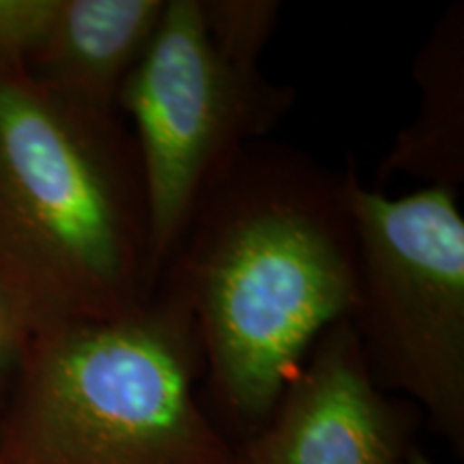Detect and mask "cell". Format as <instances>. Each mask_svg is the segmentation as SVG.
<instances>
[{
  "label": "cell",
  "instance_id": "cell-1",
  "mask_svg": "<svg viewBox=\"0 0 464 464\" xmlns=\"http://www.w3.org/2000/svg\"><path fill=\"white\" fill-rule=\"evenodd\" d=\"M348 183L351 166L334 172L286 144H249L205 189L161 266L155 286L189 312L211 406L241 440L355 305Z\"/></svg>",
  "mask_w": 464,
  "mask_h": 464
},
{
  "label": "cell",
  "instance_id": "cell-2",
  "mask_svg": "<svg viewBox=\"0 0 464 464\" xmlns=\"http://www.w3.org/2000/svg\"><path fill=\"white\" fill-rule=\"evenodd\" d=\"M155 290L131 130L0 65V297L28 338L123 318Z\"/></svg>",
  "mask_w": 464,
  "mask_h": 464
},
{
  "label": "cell",
  "instance_id": "cell-3",
  "mask_svg": "<svg viewBox=\"0 0 464 464\" xmlns=\"http://www.w3.org/2000/svg\"><path fill=\"white\" fill-rule=\"evenodd\" d=\"M185 305L155 286L136 312L28 338L0 423V464H237L202 404Z\"/></svg>",
  "mask_w": 464,
  "mask_h": 464
},
{
  "label": "cell",
  "instance_id": "cell-4",
  "mask_svg": "<svg viewBox=\"0 0 464 464\" xmlns=\"http://www.w3.org/2000/svg\"><path fill=\"white\" fill-rule=\"evenodd\" d=\"M357 295L348 323L382 392H400L464 454V218L458 189L392 196L351 164Z\"/></svg>",
  "mask_w": 464,
  "mask_h": 464
},
{
  "label": "cell",
  "instance_id": "cell-5",
  "mask_svg": "<svg viewBox=\"0 0 464 464\" xmlns=\"http://www.w3.org/2000/svg\"><path fill=\"white\" fill-rule=\"evenodd\" d=\"M297 91L226 63L208 44L198 0H168L147 52L125 80L147 194L155 284L200 196L243 149L286 119Z\"/></svg>",
  "mask_w": 464,
  "mask_h": 464
},
{
  "label": "cell",
  "instance_id": "cell-6",
  "mask_svg": "<svg viewBox=\"0 0 464 464\" xmlns=\"http://www.w3.org/2000/svg\"><path fill=\"white\" fill-rule=\"evenodd\" d=\"M421 413L382 392L348 318L318 335L237 464H404Z\"/></svg>",
  "mask_w": 464,
  "mask_h": 464
},
{
  "label": "cell",
  "instance_id": "cell-7",
  "mask_svg": "<svg viewBox=\"0 0 464 464\" xmlns=\"http://www.w3.org/2000/svg\"><path fill=\"white\" fill-rule=\"evenodd\" d=\"M168 0H58L26 73L61 100L119 114L125 80L147 52Z\"/></svg>",
  "mask_w": 464,
  "mask_h": 464
},
{
  "label": "cell",
  "instance_id": "cell-8",
  "mask_svg": "<svg viewBox=\"0 0 464 464\" xmlns=\"http://www.w3.org/2000/svg\"><path fill=\"white\" fill-rule=\"evenodd\" d=\"M420 110L398 131L381 161L376 188L387 179L421 181V188L458 189L464 183V3L450 5L434 22L413 63Z\"/></svg>",
  "mask_w": 464,
  "mask_h": 464
},
{
  "label": "cell",
  "instance_id": "cell-9",
  "mask_svg": "<svg viewBox=\"0 0 464 464\" xmlns=\"http://www.w3.org/2000/svg\"><path fill=\"white\" fill-rule=\"evenodd\" d=\"M202 28L230 65L258 69L282 15L277 0H198Z\"/></svg>",
  "mask_w": 464,
  "mask_h": 464
},
{
  "label": "cell",
  "instance_id": "cell-10",
  "mask_svg": "<svg viewBox=\"0 0 464 464\" xmlns=\"http://www.w3.org/2000/svg\"><path fill=\"white\" fill-rule=\"evenodd\" d=\"M58 0H0V65H22L34 54Z\"/></svg>",
  "mask_w": 464,
  "mask_h": 464
},
{
  "label": "cell",
  "instance_id": "cell-11",
  "mask_svg": "<svg viewBox=\"0 0 464 464\" xmlns=\"http://www.w3.org/2000/svg\"><path fill=\"white\" fill-rule=\"evenodd\" d=\"M28 334L17 321L11 307L0 297V423L7 409L11 387H14L22 353H24Z\"/></svg>",
  "mask_w": 464,
  "mask_h": 464
},
{
  "label": "cell",
  "instance_id": "cell-12",
  "mask_svg": "<svg viewBox=\"0 0 464 464\" xmlns=\"http://www.w3.org/2000/svg\"><path fill=\"white\" fill-rule=\"evenodd\" d=\"M404 464H434L432 460H430V456L426 454V451H423L421 448H415L409 451V456H406V460H404Z\"/></svg>",
  "mask_w": 464,
  "mask_h": 464
}]
</instances>
